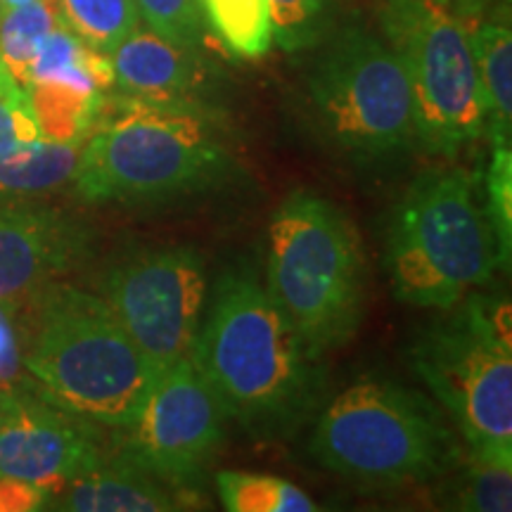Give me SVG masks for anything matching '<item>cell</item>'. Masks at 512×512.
Returning <instances> with one entry per match:
<instances>
[{
    "label": "cell",
    "instance_id": "1",
    "mask_svg": "<svg viewBox=\"0 0 512 512\" xmlns=\"http://www.w3.org/2000/svg\"><path fill=\"white\" fill-rule=\"evenodd\" d=\"M31 299L24 370L36 392L95 425H131L162 370L138 349L112 306L60 280Z\"/></svg>",
    "mask_w": 512,
    "mask_h": 512
},
{
    "label": "cell",
    "instance_id": "2",
    "mask_svg": "<svg viewBox=\"0 0 512 512\" xmlns=\"http://www.w3.org/2000/svg\"><path fill=\"white\" fill-rule=\"evenodd\" d=\"M230 169L219 126L181 100H119L79 150L72 181L86 202H157L219 183Z\"/></svg>",
    "mask_w": 512,
    "mask_h": 512
},
{
    "label": "cell",
    "instance_id": "3",
    "mask_svg": "<svg viewBox=\"0 0 512 512\" xmlns=\"http://www.w3.org/2000/svg\"><path fill=\"white\" fill-rule=\"evenodd\" d=\"M190 361L223 406L247 425H278L309 394V354L283 309L254 278L228 273L216 285Z\"/></svg>",
    "mask_w": 512,
    "mask_h": 512
},
{
    "label": "cell",
    "instance_id": "4",
    "mask_svg": "<svg viewBox=\"0 0 512 512\" xmlns=\"http://www.w3.org/2000/svg\"><path fill=\"white\" fill-rule=\"evenodd\" d=\"M389 280L401 302L453 309L501 268L479 178L458 166L420 174L403 192L387 230Z\"/></svg>",
    "mask_w": 512,
    "mask_h": 512
},
{
    "label": "cell",
    "instance_id": "5",
    "mask_svg": "<svg viewBox=\"0 0 512 512\" xmlns=\"http://www.w3.org/2000/svg\"><path fill=\"white\" fill-rule=\"evenodd\" d=\"M266 292L290 318L309 358L356 335L366 309V266L356 228L325 197L297 190L268 228Z\"/></svg>",
    "mask_w": 512,
    "mask_h": 512
},
{
    "label": "cell",
    "instance_id": "6",
    "mask_svg": "<svg viewBox=\"0 0 512 512\" xmlns=\"http://www.w3.org/2000/svg\"><path fill=\"white\" fill-rule=\"evenodd\" d=\"M422 332L411 366L456 420L472 458L512 470V328L508 299L467 294Z\"/></svg>",
    "mask_w": 512,
    "mask_h": 512
},
{
    "label": "cell",
    "instance_id": "7",
    "mask_svg": "<svg viewBox=\"0 0 512 512\" xmlns=\"http://www.w3.org/2000/svg\"><path fill=\"white\" fill-rule=\"evenodd\" d=\"M311 453L323 467L370 489L427 482L460 456L430 401L382 380L349 384L330 401L313 430Z\"/></svg>",
    "mask_w": 512,
    "mask_h": 512
},
{
    "label": "cell",
    "instance_id": "8",
    "mask_svg": "<svg viewBox=\"0 0 512 512\" xmlns=\"http://www.w3.org/2000/svg\"><path fill=\"white\" fill-rule=\"evenodd\" d=\"M382 29L406 69L413 93L415 140L432 155H456L484 136L470 34L441 0H384Z\"/></svg>",
    "mask_w": 512,
    "mask_h": 512
},
{
    "label": "cell",
    "instance_id": "9",
    "mask_svg": "<svg viewBox=\"0 0 512 512\" xmlns=\"http://www.w3.org/2000/svg\"><path fill=\"white\" fill-rule=\"evenodd\" d=\"M313 114L328 140L358 157H387L415 143L406 69L380 38L347 27L318 57L309 79Z\"/></svg>",
    "mask_w": 512,
    "mask_h": 512
},
{
    "label": "cell",
    "instance_id": "10",
    "mask_svg": "<svg viewBox=\"0 0 512 512\" xmlns=\"http://www.w3.org/2000/svg\"><path fill=\"white\" fill-rule=\"evenodd\" d=\"M112 306L138 349L159 370L190 356L207 299V268L192 247H157L128 256L102 278Z\"/></svg>",
    "mask_w": 512,
    "mask_h": 512
},
{
    "label": "cell",
    "instance_id": "11",
    "mask_svg": "<svg viewBox=\"0 0 512 512\" xmlns=\"http://www.w3.org/2000/svg\"><path fill=\"white\" fill-rule=\"evenodd\" d=\"M226 411L188 356L162 370L131 425L121 427V458L162 484L190 486L223 441Z\"/></svg>",
    "mask_w": 512,
    "mask_h": 512
},
{
    "label": "cell",
    "instance_id": "12",
    "mask_svg": "<svg viewBox=\"0 0 512 512\" xmlns=\"http://www.w3.org/2000/svg\"><path fill=\"white\" fill-rule=\"evenodd\" d=\"M105 460L95 422L72 415L41 394H0V477L50 491Z\"/></svg>",
    "mask_w": 512,
    "mask_h": 512
},
{
    "label": "cell",
    "instance_id": "13",
    "mask_svg": "<svg viewBox=\"0 0 512 512\" xmlns=\"http://www.w3.org/2000/svg\"><path fill=\"white\" fill-rule=\"evenodd\" d=\"M93 230L79 216L0 202V302H24L88 259Z\"/></svg>",
    "mask_w": 512,
    "mask_h": 512
},
{
    "label": "cell",
    "instance_id": "14",
    "mask_svg": "<svg viewBox=\"0 0 512 512\" xmlns=\"http://www.w3.org/2000/svg\"><path fill=\"white\" fill-rule=\"evenodd\" d=\"M114 83L128 95L181 100L200 76L195 50L176 46L155 31L136 27L110 53Z\"/></svg>",
    "mask_w": 512,
    "mask_h": 512
},
{
    "label": "cell",
    "instance_id": "15",
    "mask_svg": "<svg viewBox=\"0 0 512 512\" xmlns=\"http://www.w3.org/2000/svg\"><path fill=\"white\" fill-rule=\"evenodd\" d=\"M46 508L72 512H159L176 510L178 498L136 465L107 463L50 491Z\"/></svg>",
    "mask_w": 512,
    "mask_h": 512
},
{
    "label": "cell",
    "instance_id": "16",
    "mask_svg": "<svg viewBox=\"0 0 512 512\" xmlns=\"http://www.w3.org/2000/svg\"><path fill=\"white\" fill-rule=\"evenodd\" d=\"M484 105V136L491 145H510L512 128V34L508 19L467 27Z\"/></svg>",
    "mask_w": 512,
    "mask_h": 512
},
{
    "label": "cell",
    "instance_id": "17",
    "mask_svg": "<svg viewBox=\"0 0 512 512\" xmlns=\"http://www.w3.org/2000/svg\"><path fill=\"white\" fill-rule=\"evenodd\" d=\"M29 83H67L86 91H105L114 83V69L110 55L88 48L57 22L31 62Z\"/></svg>",
    "mask_w": 512,
    "mask_h": 512
},
{
    "label": "cell",
    "instance_id": "18",
    "mask_svg": "<svg viewBox=\"0 0 512 512\" xmlns=\"http://www.w3.org/2000/svg\"><path fill=\"white\" fill-rule=\"evenodd\" d=\"M81 145L38 138L0 150V195H34L74 176Z\"/></svg>",
    "mask_w": 512,
    "mask_h": 512
},
{
    "label": "cell",
    "instance_id": "19",
    "mask_svg": "<svg viewBox=\"0 0 512 512\" xmlns=\"http://www.w3.org/2000/svg\"><path fill=\"white\" fill-rule=\"evenodd\" d=\"M27 93L43 138L72 145H81L93 124H98L105 102L102 91H86L67 83H29Z\"/></svg>",
    "mask_w": 512,
    "mask_h": 512
},
{
    "label": "cell",
    "instance_id": "20",
    "mask_svg": "<svg viewBox=\"0 0 512 512\" xmlns=\"http://www.w3.org/2000/svg\"><path fill=\"white\" fill-rule=\"evenodd\" d=\"M57 17L98 53L110 55L140 24L133 0H55Z\"/></svg>",
    "mask_w": 512,
    "mask_h": 512
},
{
    "label": "cell",
    "instance_id": "21",
    "mask_svg": "<svg viewBox=\"0 0 512 512\" xmlns=\"http://www.w3.org/2000/svg\"><path fill=\"white\" fill-rule=\"evenodd\" d=\"M57 22L55 0H31L0 12V62L22 86H27L31 62Z\"/></svg>",
    "mask_w": 512,
    "mask_h": 512
},
{
    "label": "cell",
    "instance_id": "22",
    "mask_svg": "<svg viewBox=\"0 0 512 512\" xmlns=\"http://www.w3.org/2000/svg\"><path fill=\"white\" fill-rule=\"evenodd\" d=\"M223 508L230 512H311L313 498L297 484L273 475L252 472H219L216 475Z\"/></svg>",
    "mask_w": 512,
    "mask_h": 512
},
{
    "label": "cell",
    "instance_id": "23",
    "mask_svg": "<svg viewBox=\"0 0 512 512\" xmlns=\"http://www.w3.org/2000/svg\"><path fill=\"white\" fill-rule=\"evenodd\" d=\"M209 27L238 57L266 55L273 46L268 0H204Z\"/></svg>",
    "mask_w": 512,
    "mask_h": 512
},
{
    "label": "cell",
    "instance_id": "24",
    "mask_svg": "<svg viewBox=\"0 0 512 512\" xmlns=\"http://www.w3.org/2000/svg\"><path fill=\"white\" fill-rule=\"evenodd\" d=\"M273 41L285 53H302L325 41L332 24V0H268Z\"/></svg>",
    "mask_w": 512,
    "mask_h": 512
},
{
    "label": "cell",
    "instance_id": "25",
    "mask_svg": "<svg viewBox=\"0 0 512 512\" xmlns=\"http://www.w3.org/2000/svg\"><path fill=\"white\" fill-rule=\"evenodd\" d=\"M510 467L491 465L472 458V465L451 484V496H446L448 508L477 510V512H508L510 496Z\"/></svg>",
    "mask_w": 512,
    "mask_h": 512
},
{
    "label": "cell",
    "instance_id": "26",
    "mask_svg": "<svg viewBox=\"0 0 512 512\" xmlns=\"http://www.w3.org/2000/svg\"><path fill=\"white\" fill-rule=\"evenodd\" d=\"M145 27L166 41L195 50L207 34L204 0H133Z\"/></svg>",
    "mask_w": 512,
    "mask_h": 512
},
{
    "label": "cell",
    "instance_id": "27",
    "mask_svg": "<svg viewBox=\"0 0 512 512\" xmlns=\"http://www.w3.org/2000/svg\"><path fill=\"white\" fill-rule=\"evenodd\" d=\"M484 181L486 211L494 226L501 268L510 266L512 252V155L510 145H494Z\"/></svg>",
    "mask_w": 512,
    "mask_h": 512
},
{
    "label": "cell",
    "instance_id": "28",
    "mask_svg": "<svg viewBox=\"0 0 512 512\" xmlns=\"http://www.w3.org/2000/svg\"><path fill=\"white\" fill-rule=\"evenodd\" d=\"M43 138L27 88L0 62V150Z\"/></svg>",
    "mask_w": 512,
    "mask_h": 512
},
{
    "label": "cell",
    "instance_id": "29",
    "mask_svg": "<svg viewBox=\"0 0 512 512\" xmlns=\"http://www.w3.org/2000/svg\"><path fill=\"white\" fill-rule=\"evenodd\" d=\"M19 304L22 302H0V394L24 387V344L17 332Z\"/></svg>",
    "mask_w": 512,
    "mask_h": 512
},
{
    "label": "cell",
    "instance_id": "30",
    "mask_svg": "<svg viewBox=\"0 0 512 512\" xmlns=\"http://www.w3.org/2000/svg\"><path fill=\"white\" fill-rule=\"evenodd\" d=\"M48 491L41 486L19 482V479L0 477V512H29L43 510Z\"/></svg>",
    "mask_w": 512,
    "mask_h": 512
},
{
    "label": "cell",
    "instance_id": "31",
    "mask_svg": "<svg viewBox=\"0 0 512 512\" xmlns=\"http://www.w3.org/2000/svg\"><path fill=\"white\" fill-rule=\"evenodd\" d=\"M486 3H489V0H448L453 15H456L465 27H472V24L477 22L479 15H482L486 8Z\"/></svg>",
    "mask_w": 512,
    "mask_h": 512
},
{
    "label": "cell",
    "instance_id": "32",
    "mask_svg": "<svg viewBox=\"0 0 512 512\" xmlns=\"http://www.w3.org/2000/svg\"><path fill=\"white\" fill-rule=\"evenodd\" d=\"M31 3V0H0V12L8 10V8H17V5Z\"/></svg>",
    "mask_w": 512,
    "mask_h": 512
},
{
    "label": "cell",
    "instance_id": "33",
    "mask_svg": "<svg viewBox=\"0 0 512 512\" xmlns=\"http://www.w3.org/2000/svg\"><path fill=\"white\" fill-rule=\"evenodd\" d=\"M441 3H448V0H441Z\"/></svg>",
    "mask_w": 512,
    "mask_h": 512
}]
</instances>
